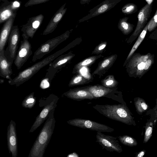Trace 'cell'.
<instances>
[{"instance_id":"cell-1","label":"cell","mask_w":157,"mask_h":157,"mask_svg":"<svg viewBox=\"0 0 157 157\" xmlns=\"http://www.w3.org/2000/svg\"><path fill=\"white\" fill-rule=\"evenodd\" d=\"M55 109L52 111L37 137L30 151L28 157H43L54 130L56 121Z\"/></svg>"},{"instance_id":"cell-2","label":"cell","mask_w":157,"mask_h":157,"mask_svg":"<svg viewBox=\"0 0 157 157\" xmlns=\"http://www.w3.org/2000/svg\"><path fill=\"white\" fill-rule=\"evenodd\" d=\"M71 44L65 47L20 72L13 79L9 80L11 85L19 86L31 78L38 71L44 67L49 64L56 58L68 50L71 47Z\"/></svg>"},{"instance_id":"cell-3","label":"cell","mask_w":157,"mask_h":157,"mask_svg":"<svg viewBox=\"0 0 157 157\" xmlns=\"http://www.w3.org/2000/svg\"><path fill=\"white\" fill-rule=\"evenodd\" d=\"M93 107L100 113L109 119L128 125H131L133 123V117L124 102L118 104H96Z\"/></svg>"},{"instance_id":"cell-4","label":"cell","mask_w":157,"mask_h":157,"mask_svg":"<svg viewBox=\"0 0 157 157\" xmlns=\"http://www.w3.org/2000/svg\"><path fill=\"white\" fill-rule=\"evenodd\" d=\"M70 31L68 30L57 37L50 39L42 44L34 52L32 61L35 62L50 53L59 44L69 36Z\"/></svg>"},{"instance_id":"cell-5","label":"cell","mask_w":157,"mask_h":157,"mask_svg":"<svg viewBox=\"0 0 157 157\" xmlns=\"http://www.w3.org/2000/svg\"><path fill=\"white\" fill-rule=\"evenodd\" d=\"M59 99V98L57 96L53 94H51L47 98L45 102V105L36 117L29 130L30 132H33L47 119L50 112L55 109L56 107Z\"/></svg>"},{"instance_id":"cell-6","label":"cell","mask_w":157,"mask_h":157,"mask_svg":"<svg viewBox=\"0 0 157 157\" xmlns=\"http://www.w3.org/2000/svg\"><path fill=\"white\" fill-rule=\"evenodd\" d=\"M83 87L91 93L94 99L104 97L111 99L121 103L124 102L121 101L119 92L117 90V88H108L98 85Z\"/></svg>"},{"instance_id":"cell-7","label":"cell","mask_w":157,"mask_h":157,"mask_svg":"<svg viewBox=\"0 0 157 157\" xmlns=\"http://www.w3.org/2000/svg\"><path fill=\"white\" fill-rule=\"evenodd\" d=\"M68 124L79 128L91 130L111 132L114 129L108 126L91 120L76 118L67 121Z\"/></svg>"},{"instance_id":"cell-8","label":"cell","mask_w":157,"mask_h":157,"mask_svg":"<svg viewBox=\"0 0 157 157\" xmlns=\"http://www.w3.org/2000/svg\"><path fill=\"white\" fill-rule=\"evenodd\" d=\"M22 36L23 40L21 41L20 47L14 61L18 70L21 68L33 53L31 44L28 40L29 37L23 33Z\"/></svg>"},{"instance_id":"cell-9","label":"cell","mask_w":157,"mask_h":157,"mask_svg":"<svg viewBox=\"0 0 157 157\" xmlns=\"http://www.w3.org/2000/svg\"><path fill=\"white\" fill-rule=\"evenodd\" d=\"M20 37L17 26H13L8 39V46L4 51L5 56L12 63L14 61L17 52Z\"/></svg>"},{"instance_id":"cell-10","label":"cell","mask_w":157,"mask_h":157,"mask_svg":"<svg viewBox=\"0 0 157 157\" xmlns=\"http://www.w3.org/2000/svg\"><path fill=\"white\" fill-rule=\"evenodd\" d=\"M147 2L139 11L138 16V21L135 29L130 37L128 40H132L135 39L142 31L146 25L152 11L153 0H147Z\"/></svg>"},{"instance_id":"cell-11","label":"cell","mask_w":157,"mask_h":157,"mask_svg":"<svg viewBox=\"0 0 157 157\" xmlns=\"http://www.w3.org/2000/svg\"><path fill=\"white\" fill-rule=\"evenodd\" d=\"M96 142L102 147L110 152L116 151L120 153L122 151L117 137L105 135L100 131H97L96 136Z\"/></svg>"},{"instance_id":"cell-12","label":"cell","mask_w":157,"mask_h":157,"mask_svg":"<svg viewBox=\"0 0 157 157\" xmlns=\"http://www.w3.org/2000/svg\"><path fill=\"white\" fill-rule=\"evenodd\" d=\"M75 56L71 52L61 55L49 64L45 77L51 81L58 70L64 67Z\"/></svg>"},{"instance_id":"cell-13","label":"cell","mask_w":157,"mask_h":157,"mask_svg":"<svg viewBox=\"0 0 157 157\" xmlns=\"http://www.w3.org/2000/svg\"><path fill=\"white\" fill-rule=\"evenodd\" d=\"M121 0H105L89 11L88 14L79 19V23L88 20L89 19L103 14L114 7Z\"/></svg>"},{"instance_id":"cell-14","label":"cell","mask_w":157,"mask_h":157,"mask_svg":"<svg viewBox=\"0 0 157 157\" xmlns=\"http://www.w3.org/2000/svg\"><path fill=\"white\" fill-rule=\"evenodd\" d=\"M16 124L11 120L8 126L7 132L8 148L12 157L17 156V138L16 130Z\"/></svg>"},{"instance_id":"cell-15","label":"cell","mask_w":157,"mask_h":157,"mask_svg":"<svg viewBox=\"0 0 157 157\" xmlns=\"http://www.w3.org/2000/svg\"><path fill=\"white\" fill-rule=\"evenodd\" d=\"M149 53L145 55H137L133 57L131 59L128 66L131 74L135 73L140 75L145 72V63L151 56Z\"/></svg>"},{"instance_id":"cell-16","label":"cell","mask_w":157,"mask_h":157,"mask_svg":"<svg viewBox=\"0 0 157 157\" xmlns=\"http://www.w3.org/2000/svg\"><path fill=\"white\" fill-rule=\"evenodd\" d=\"M63 95L69 98L77 101L94 99L91 93L83 87L70 89L64 93Z\"/></svg>"},{"instance_id":"cell-17","label":"cell","mask_w":157,"mask_h":157,"mask_svg":"<svg viewBox=\"0 0 157 157\" xmlns=\"http://www.w3.org/2000/svg\"><path fill=\"white\" fill-rule=\"evenodd\" d=\"M15 17H12L8 19L2 28L0 35V53L4 52V48L13 27Z\"/></svg>"},{"instance_id":"cell-18","label":"cell","mask_w":157,"mask_h":157,"mask_svg":"<svg viewBox=\"0 0 157 157\" xmlns=\"http://www.w3.org/2000/svg\"><path fill=\"white\" fill-rule=\"evenodd\" d=\"M117 56V55L115 54L104 58L102 61L99 62L98 67L92 75L102 76L113 66Z\"/></svg>"},{"instance_id":"cell-19","label":"cell","mask_w":157,"mask_h":157,"mask_svg":"<svg viewBox=\"0 0 157 157\" xmlns=\"http://www.w3.org/2000/svg\"><path fill=\"white\" fill-rule=\"evenodd\" d=\"M66 4L63 5L54 15L44 31L42 34L46 35L52 33L56 29L60 21L65 13L67 8H64Z\"/></svg>"},{"instance_id":"cell-20","label":"cell","mask_w":157,"mask_h":157,"mask_svg":"<svg viewBox=\"0 0 157 157\" xmlns=\"http://www.w3.org/2000/svg\"><path fill=\"white\" fill-rule=\"evenodd\" d=\"M13 63L9 61L6 57L4 52L0 53V76L9 80L11 79L13 73L12 66Z\"/></svg>"},{"instance_id":"cell-21","label":"cell","mask_w":157,"mask_h":157,"mask_svg":"<svg viewBox=\"0 0 157 157\" xmlns=\"http://www.w3.org/2000/svg\"><path fill=\"white\" fill-rule=\"evenodd\" d=\"M101 56L102 55L101 54L91 56L81 61L75 65L73 69L72 73H76L84 67L91 65Z\"/></svg>"},{"instance_id":"cell-22","label":"cell","mask_w":157,"mask_h":157,"mask_svg":"<svg viewBox=\"0 0 157 157\" xmlns=\"http://www.w3.org/2000/svg\"><path fill=\"white\" fill-rule=\"evenodd\" d=\"M128 17H124L120 19L118 24V29L125 35H127L133 30L134 25L128 22Z\"/></svg>"},{"instance_id":"cell-23","label":"cell","mask_w":157,"mask_h":157,"mask_svg":"<svg viewBox=\"0 0 157 157\" xmlns=\"http://www.w3.org/2000/svg\"><path fill=\"white\" fill-rule=\"evenodd\" d=\"M148 23H147L143 29L137 40L133 45L128 56L126 59V61L128 60L130 58L144 39L147 33V30H148Z\"/></svg>"},{"instance_id":"cell-24","label":"cell","mask_w":157,"mask_h":157,"mask_svg":"<svg viewBox=\"0 0 157 157\" xmlns=\"http://www.w3.org/2000/svg\"><path fill=\"white\" fill-rule=\"evenodd\" d=\"M89 80L85 78L79 74L74 75L70 81L68 86L72 87L74 86L83 85L90 82Z\"/></svg>"},{"instance_id":"cell-25","label":"cell","mask_w":157,"mask_h":157,"mask_svg":"<svg viewBox=\"0 0 157 157\" xmlns=\"http://www.w3.org/2000/svg\"><path fill=\"white\" fill-rule=\"evenodd\" d=\"M34 92H33L25 98L22 102L23 107L31 109L34 107L36 102V98L34 96Z\"/></svg>"},{"instance_id":"cell-26","label":"cell","mask_w":157,"mask_h":157,"mask_svg":"<svg viewBox=\"0 0 157 157\" xmlns=\"http://www.w3.org/2000/svg\"><path fill=\"white\" fill-rule=\"evenodd\" d=\"M11 6H8L1 10L0 14V22L1 23L11 17L15 16V13L12 10Z\"/></svg>"},{"instance_id":"cell-27","label":"cell","mask_w":157,"mask_h":157,"mask_svg":"<svg viewBox=\"0 0 157 157\" xmlns=\"http://www.w3.org/2000/svg\"><path fill=\"white\" fill-rule=\"evenodd\" d=\"M101 82L102 86L108 88H116L118 83L112 75L107 76Z\"/></svg>"},{"instance_id":"cell-28","label":"cell","mask_w":157,"mask_h":157,"mask_svg":"<svg viewBox=\"0 0 157 157\" xmlns=\"http://www.w3.org/2000/svg\"><path fill=\"white\" fill-rule=\"evenodd\" d=\"M118 138L120 142L124 145L133 147L137 144L136 140L130 136L124 135L119 136Z\"/></svg>"},{"instance_id":"cell-29","label":"cell","mask_w":157,"mask_h":157,"mask_svg":"<svg viewBox=\"0 0 157 157\" xmlns=\"http://www.w3.org/2000/svg\"><path fill=\"white\" fill-rule=\"evenodd\" d=\"M138 10V7L135 4L128 3L124 6L121 9L122 13L128 15L134 13Z\"/></svg>"},{"instance_id":"cell-30","label":"cell","mask_w":157,"mask_h":157,"mask_svg":"<svg viewBox=\"0 0 157 157\" xmlns=\"http://www.w3.org/2000/svg\"><path fill=\"white\" fill-rule=\"evenodd\" d=\"M134 104L137 111L139 113H143L148 108V105L143 99L138 98Z\"/></svg>"},{"instance_id":"cell-31","label":"cell","mask_w":157,"mask_h":157,"mask_svg":"<svg viewBox=\"0 0 157 157\" xmlns=\"http://www.w3.org/2000/svg\"><path fill=\"white\" fill-rule=\"evenodd\" d=\"M153 124L151 122H148L146 124L144 143L147 142L152 135Z\"/></svg>"},{"instance_id":"cell-32","label":"cell","mask_w":157,"mask_h":157,"mask_svg":"<svg viewBox=\"0 0 157 157\" xmlns=\"http://www.w3.org/2000/svg\"><path fill=\"white\" fill-rule=\"evenodd\" d=\"M148 23V30L151 32L157 27V7L155 12Z\"/></svg>"},{"instance_id":"cell-33","label":"cell","mask_w":157,"mask_h":157,"mask_svg":"<svg viewBox=\"0 0 157 157\" xmlns=\"http://www.w3.org/2000/svg\"><path fill=\"white\" fill-rule=\"evenodd\" d=\"M107 44V42L104 41L101 42L97 46L92 52V54H98L102 53Z\"/></svg>"},{"instance_id":"cell-34","label":"cell","mask_w":157,"mask_h":157,"mask_svg":"<svg viewBox=\"0 0 157 157\" xmlns=\"http://www.w3.org/2000/svg\"><path fill=\"white\" fill-rule=\"evenodd\" d=\"M49 0H29L25 5V6L33 5L43 2H45Z\"/></svg>"},{"instance_id":"cell-35","label":"cell","mask_w":157,"mask_h":157,"mask_svg":"<svg viewBox=\"0 0 157 157\" xmlns=\"http://www.w3.org/2000/svg\"><path fill=\"white\" fill-rule=\"evenodd\" d=\"M49 81L48 78L44 77V79H43L41 82L40 87L43 89L48 87L49 86Z\"/></svg>"},{"instance_id":"cell-36","label":"cell","mask_w":157,"mask_h":157,"mask_svg":"<svg viewBox=\"0 0 157 157\" xmlns=\"http://www.w3.org/2000/svg\"><path fill=\"white\" fill-rule=\"evenodd\" d=\"M153 61V59H152V58L151 57V56L145 63V65L144 68V70L145 71H147L149 68L152 64Z\"/></svg>"},{"instance_id":"cell-37","label":"cell","mask_w":157,"mask_h":157,"mask_svg":"<svg viewBox=\"0 0 157 157\" xmlns=\"http://www.w3.org/2000/svg\"><path fill=\"white\" fill-rule=\"evenodd\" d=\"M145 153V151L144 150L139 152L136 155V156L137 157H142L144 156Z\"/></svg>"},{"instance_id":"cell-38","label":"cell","mask_w":157,"mask_h":157,"mask_svg":"<svg viewBox=\"0 0 157 157\" xmlns=\"http://www.w3.org/2000/svg\"><path fill=\"white\" fill-rule=\"evenodd\" d=\"M67 157H79V156L78 154L75 152H73L70 154H69L67 156Z\"/></svg>"},{"instance_id":"cell-39","label":"cell","mask_w":157,"mask_h":157,"mask_svg":"<svg viewBox=\"0 0 157 157\" xmlns=\"http://www.w3.org/2000/svg\"><path fill=\"white\" fill-rule=\"evenodd\" d=\"M91 0H80V3L83 5L86 3L88 4Z\"/></svg>"},{"instance_id":"cell-40","label":"cell","mask_w":157,"mask_h":157,"mask_svg":"<svg viewBox=\"0 0 157 157\" xmlns=\"http://www.w3.org/2000/svg\"><path fill=\"white\" fill-rule=\"evenodd\" d=\"M13 6L14 7H18L20 6V3L17 2H15L13 3Z\"/></svg>"}]
</instances>
